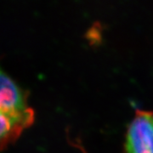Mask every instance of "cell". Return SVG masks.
Masks as SVG:
<instances>
[{
  "label": "cell",
  "mask_w": 153,
  "mask_h": 153,
  "mask_svg": "<svg viewBox=\"0 0 153 153\" xmlns=\"http://www.w3.org/2000/svg\"><path fill=\"white\" fill-rule=\"evenodd\" d=\"M126 153H153V111L138 110L125 136Z\"/></svg>",
  "instance_id": "2"
},
{
  "label": "cell",
  "mask_w": 153,
  "mask_h": 153,
  "mask_svg": "<svg viewBox=\"0 0 153 153\" xmlns=\"http://www.w3.org/2000/svg\"><path fill=\"white\" fill-rule=\"evenodd\" d=\"M34 121L28 97L0 67V153L16 140Z\"/></svg>",
  "instance_id": "1"
}]
</instances>
